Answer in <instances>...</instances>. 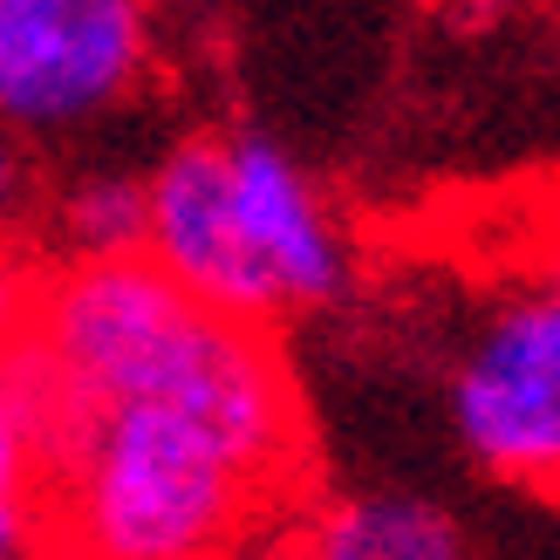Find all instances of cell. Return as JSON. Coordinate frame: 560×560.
I'll return each mask as SVG.
<instances>
[{
  "mask_svg": "<svg viewBox=\"0 0 560 560\" xmlns=\"http://www.w3.org/2000/svg\"><path fill=\"white\" fill-rule=\"evenodd\" d=\"M0 383L35 444L42 534L75 553H219L301 458L294 383L267 328L185 294L151 254L27 280Z\"/></svg>",
  "mask_w": 560,
  "mask_h": 560,
  "instance_id": "6da1fadb",
  "label": "cell"
},
{
  "mask_svg": "<svg viewBox=\"0 0 560 560\" xmlns=\"http://www.w3.org/2000/svg\"><path fill=\"white\" fill-rule=\"evenodd\" d=\"M452 431L486 479L560 492V233L479 307L452 362Z\"/></svg>",
  "mask_w": 560,
  "mask_h": 560,
  "instance_id": "7a4b0ae2",
  "label": "cell"
},
{
  "mask_svg": "<svg viewBox=\"0 0 560 560\" xmlns=\"http://www.w3.org/2000/svg\"><path fill=\"white\" fill-rule=\"evenodd\" d=\"M151 0H0V124L82 130L137 96Z\"/></svg>",
  "mask_w": 560,
  "mask_h": 560,
  "instance_id": "3957f363",
  "label": "cell"
},
{
  "mask_svg": "<svg viewBox=\"0 0 560 560\" xmlns=\"http://www.w3.org/2000/svg\"><path fill=\"white\" fill-rule=\"evenodd\" d=\"M144 254L185 294L226 307L240 322L267 328L280 315L226 191V137H185L178 151L158 158V172L144 178Z\"/></svg>",
  "mask_w": 560,
  "mask_h": 560,
  "instance_id": "277c9868",
  "label": "cell"
},
{
  "mask_svg": "<svg viewBox=\"0 0 560 560\" xmlns=\"http://www.w3.org/2000/svg\"><path fill=\"white\" fill-rule=\"evenodd\" d=\"M226 191H233L240 233L254 246L280 315L328 307L349 294V280H355L349 233L315 191V178L280 144H267V137H226Z\"/></svg>",
  "mask_w": 560,
  "mask_h": 560,
  "instance_id": "5b68a950",
  "label": "cell"
},
{
  "mask_svg": "<svg viewBox=\"0 0 560 560\" xmlns=\"http://www.w3.org/2000/svg\"><path fill=\"white\" fill-rule=\"evenodd\" d=\"M315 553L328 560H452L465 553L458 526L424 499H355L315 526Z\"/></svg>",
  "mask_w": 560,
  "mask_h": 560,
  "instance_id": "8992f818",
  "label": "cell"
},
{
  "mask_svg": "<svg viewBox=\"0 0 560 560\" xmlns=\"http://www.w3.org/2000/svg\"><path fill=\"white\" fill-rule=\"evenodd\" d=\"M55 226H62L75 260H109V254H144V178L124 172H96L62 191L55 206Z\"/></svg>",
  "mask_w": 560,
  "mask_h": 560,
  "instance_id": "52a82bcc",
  "label": "cell"
},
{
  "mask_svg": "<svg viewBox=\"0 0 560 560\" xmlns=\"http://www.w3.org/2000/svg\"><path fill=\"white\" fill-rule=\"evenodd\" d=\"M42 534V492H35V444L27 424L0 383V560H14L27 540Z\"/></svg>",
  "mask_w": 560,
  "mask_h": 560,
  "instance_id": "ba28073f",
  "label": "cell"
},
{
  "mask_svg": "<svg viewBox=\"0 0 560 560\" xmlns=\"http://www.w3.org/2000/svg\"><path fill=\"white\" fill-rule=\"evenodd\" d=\"M21 199H27V172H21V151H14V130L0 124V233L14 226Z\"/></svg>",
  "mask_w": 560,
  "mask_h": 560,
  "instance_id": "9c48e42d",
  "label": "cell"
},
{
  "mask_svg": "<svg viewBox=\"0 0 560 560\" xmlns=\"http://www.w3.org/2000/svg\"><path fill=\"white\" fill-rule=\"evenodd\" d=\"M21 307H27V273H21V260L8 254V246H0V342L14 335Z\"/></svg>",
  "mask_w": 560,
  "mask_h": 560,
  "instance_id": "30bf717a",
  "label": "cell"
}]
</instances>
